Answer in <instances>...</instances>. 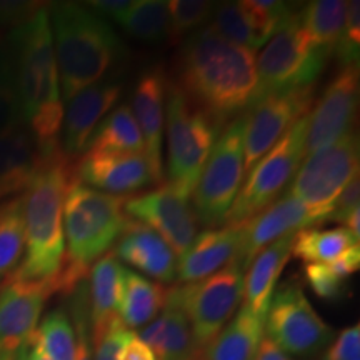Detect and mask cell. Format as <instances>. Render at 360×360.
Returning a JSON list of instances; mask_svg holds the SVG:
<instances>
[{"instance_id": "obj_1", "label": "cell", "mask_w": 360, "mask_h": 360, "mask_svg": "<svg viewBox=\"0 0 360 360\" xmlns=\"http://www.w3.org/2000/svg\"><path fill=\"white\" fill-rule=\"evenodd\" d=\"M174 85L191 105L222 130L236 117L244 115L254 102L255 56L205 25L180 45Z\"/></svg>"}, {"instance_id": "obj_2", "label": "cell", "mask_w": 360, "mask_h": 360, "mask_svg": "<svg viewBox=\"0 0 360 360\" xmlns=\"http://www.w3.org/2000/svg\"><path fill=\"white\" fill-rule=\"evenodd\" d=\"M19 96L22 122L32 134L40 155L60 150L64 102L60 97L49 4L24 25L6 35Z\"/></svg>"}, {"instance_id": "obj_3", "label": "cell", "mask_w": 360, "mask_h": 360, "mask_svg": "<svg viewBox=\"0 0 360 360\" xmlns=\"http://www.w3.org/2000/svg\"><path fill=\"white\" fill-rule=\"evenodd\" d=\"M75 180V162L67 159L62 148L42 157L39 172L22 193L25 254L11 278L52 282L56 287L65 255L64 202Z\"/></svg>"}, {"instance_id": "obj_4", "label": "cell", "mask_w": 360, "mask_h": 360, "mask_svg": "<svg viewBox=\"0 0 360 360\" xmlns=\"http://www.w3.org/2000/svg\"><path fill=\"white\" fill-rule=\"evenodd\" d=\"M62 102L103 79L125 62L127 49L112 25L84 4L56 2L49 7Z\"/></svg>"}, {"instance_id": "obj_5", "label": "cell", "mask_w": 360, "mask_h": 360, "mask_svg": "<svg viewBox=\"0 0 360 360\" xmlns=\"http://www.w3.org/2000/svg\"><path fill=\"white\" fill-rule=\"evenodd\" d=\"M129 195H112L84 186L69 187L64 202V237L67 250L58 281L64 295H70L87 281L90 265L110 250L127 224Z\"/></svg>"}, {"instance_id": "obj_6", "label": "cell", "mask_w": 360, "mask_h": 360, "mask_svg": "<svg viewBox=\"0 0 360 360\" xmlns=\"http://www.w3.org/2000/svg\"><path fill=\"white\" fill-rule=\"evenodd\" d=\"M299 8L292 7L283 17L255 60L257 90L254 102L269 94L312 87L332 57L310 44L300 24Z\"/></svg>"}, {"instance_id": "obj_7", "label": "cell", "mask_w": 360, "mask_h": 360, "mask_svg": "<svg viewBox=\"0 0 360 360\" xmlns=\"http://www.w3.org/2000/svg\"><path fill=\"white\" fill-rule=\"evenodd\" d=\"M244 130L245 114L220 130L191 195L193 212L205 229L224 224L244 182Z\"/></svg>"}, {"instance_id": "obj_8", "label": "cell", "mask_w": 360, "mask_h": 360, "mask_svg": "<svg viewBox=\"0 0 360 360\" xmlns=\"http://www.w3.org/2000/svg\"><path fill=\"white\" fill-rule=\"evenodd\" d=\"M309 114L299 119L283 137L254 165L242 182L224 225L242 227L278 199L304 160Z\"/></svg>"}, {"instance_id": "obj_9", "label": "cell", "mask_w": 360, "mask_h": 360, "mask_svg": "<svg viewBox=\"0 0 360 360\" xmlns=\"http://www.w3.org/2000/svg\"><path fill=\"white\" fill-rule=\"evenodd\" d=\"M167 92V184L191 197L220 130L174 84Z\"/></svg>"}, {"instance_id": "obj_10", "label": "cell", "mask_w": 360, "mask_h": 360, "mask_svg": "<svg viewBox=\"0 0 360 360\" xmlns=\"http://www.w3.org/2000/svg\"><path fill=\"white\" fill-rule=\"evenodd\" d=\"M359 134L350 130L339 141L305 157L290 182L289 195L307 205L321 220L327 222L337 197L359 175Z\"/></svg>"}, {"instance_id": "obj_11", "label": "cell", "mask_w": 360, "mask_h": 360, "mask_svg": "<svg viewBox=\"0 0 360 360\" xmlns=\"http://www.w3.org/2000/svg\"><path fill=\"white\" fill-rule=\"evenodd\" d=\"M244 272L233 260L214 276L174 287L180 307L191 322L199 355L236 315L244 299Z\"/></svg>"}, {"instance_id": "obj_12", "label": "cell", "mask_w": 360, "mask_h": 360, "mask_svg": "<svg viewBox=\"0 0 360 360\" xmlns=\"http://www.w3.org/2000/svg\"><path fill=\"white\" fill-rule=\"evenodd\" d=\"M265 339L290 357H312L330 344L334 330L310 305L299 283L278 285L264 323Z\"/></svg>"}, {"instance_id": "obj_13", "label": "cell", "mask_w": 360, "mask_h": 360, "mask_svg": "<svg viewBox=\"0 0 360 360\" xmlns=\"http://www.w3.org/2000/svg\"><path fill=\"white\" fill-rule=\"evenodd\" d=\"M312 87L269 94L254 102L245 112L244 130V170L254 167L262 157L283 137L297 120L307 115L314 105Z\"/></svg>"}, {"instance_id": "obj_14", "label": "cell", "mask_w": 360, "mask_h": 360, "mask_svg": "<svg viewBox=\"0 0 360 360\" xmlns=\"http://www.w3.org/2000/svg\"><path fill=\"white\" fill-rule=\"evenodd\" d=\"M125 214L164 238L177 257H182L199 236V220L192 209L191 197L167 182L142 195L129 197Z\"/></svg>"}, {"instance_id": "obj_15", "label": "cell", "mask_w": 360, "mask_h": 360, "mask_svg": "<svg viewBox=\"0 0 360 360\" xmlns=\"http://www.w3.org/2000/svg\"><path fill=\"white\" fill-rule=\"evenodd\" d=\"M359 90V65L342 67L332 77L309 112L304 159L355 130Z\"/></svg>"}, {"instance_id": "obj_16", "label": "cell", "mask_w": 360, "mask_h": 360, "mask_svg": "<svg viewBox=\"0 0 360 360\" xmlns=\"http://www.w3.org/2000/svg\"><path fill=\"white\" fill-rule=\"evenodd\" d=\"M56 295L52 282L11 278L0 285V355H17L39 326L44 305Z\"/></svg>"}, {"instance_id": "obj_17", "label": "cell", "mask_w": 360, "mask_h": 360, "mask_svg": "<svg viewBox=\"0 0 360 360\" xmlns=\"http://www.w3.org/2000/svg\"><path fill=\"white\" fill-rule=\"evenodd\" d=\"M169 79L164 67L154 65L143 72L135 85L132 96V114L141 130L143 155L150 169L154 184H164V130L165 98Z\"/></svg>"}, {"instance_id": "obj_18", "label": "cell", "mask_w": 360, "mask_h": 360, "mask_svg": "<svg viewBox=\"0 0 360 360\" xmlns=\"http://www.w3.org/2000/svg\"><path fill=\"white\" fill-rule=\"evenodd\" d=\"M124 94V85L114 80H103L84 89L67 102L60 134V148L65 157L77 162L87 150L90 139L102 122L103 117L119 103Z\"/></svg>"}, {"instance_id": "obj_19", "label": "cell", "mask_w": 360, "mask_h": 360, "mask_svg": "<svg viewBox=\"0 0 360 360\" xmlns=\"http://www.w3.org/2000/svg\"><path fill=\"white\" fill-rule=\"evenodd\" d=\"M75 177L96 191L125 195L152 186L150 169L137 152H85L75 162Z\"/></svg>"}, {"instance_id": "obj_20", "label": "cell", "mask_w": 360, "mask_h": 360, "mask_svg": "<svg viewBox=\"0 0 360 360\" xmlns=\"http://www.w3.org/2000/svg\"><path fill=\"white\" fill-rule=\"evenodd\" d=\"M317 225H321V220L307 205L294 197L283 195L242 225V244L236 262L247 270L255 255L269 244Z\"/></svg>"}, {"instance_id": "obj_21", "label": "cell", "mask_w": 360, "mask_h": 360, "mask_svg": "<svg viewBox=\"0 0 360 360\" xmlns=\"http://www.w3.org/2000/svg\"><path fill=\"white\" fill-rule=\"evenodd\" d=\"M120 262L132 265L159 283L174 282L179 259L164 238L137 220L129 219L124 232L117 238L114 250Z\"/></svg>"}, {"instance_id": "obj_22", "label": "cell", "mask_w": 360, "mask_h": 360, "mask_svg": "<svg viewBox=\"0 0 360 360\" xmlns=\"http://www.w3.org/2000/svg\"><path fill=\"white\" fill-rule=\"evenodd\" d=\"M242 244V227L207 229L195 237L177 264V281L192 283L214 276L237 260Z\"/></svg>"}, {"instance_id": "obj_23", "label": "cell", "mask_w": 360, "mask_h": 360, "mask_svg": "<svg viewBox=\"0 0 360 360\" xmlns=\"http://www.w3.org/2000/svg\"><path fill=\"white\" fill-rule=\"evenodd\" d=\"M143 344L152 350L157 360H197L199 347L193 339L191 322L180 307L174 289L162 312L137 334Z\"/></svg>"}, {"instance_id": "obj_24", "label": "cell", "mask_w": 360, "mask_h": 360, "mask_svg": "<svg viewBox=\"0 0 360 360\" xmlns=\"http://www.w3.org/2000/svg\"><path fill=\"white\" fill-rule=\"evenodd\" d=\"M125 269L114 250L102 255L89 270V315L92 344L97 345L109 327L119 319Z\"/></svg>"}, {"instance_id": "obj_25", "label": "cell", "mask_w": 360, "mask_h": 360, "mask_svg": "<svg viewBox=\"0 0 360 360\" xmlns=\"http://www.w3.org/2000/svg\"><path fill=\"white\" fill-rule=\"evenodd\" d=\"M40 165L42 155L25 124L0 135V202L24 193Z\"/></svg>"}, {"instance_id": "obj_26", "label": "cell", "mask_w": 360, "mask_h": 360, "mask_svg": "<svg viewBox=\"0 0 360 360\" xmlns=\"http://www.w3.org/2000/svg\"><path fill=\"white\" fill-rule=\"evenodd\" d=\"M295 233L285 236L269 244L255 255L244 276V304L252 314L265 319L270 300L277 289L283 269L292 255V242Z\"/></svg>"}, {"instance_id": "obj_27", "label": "cell", "mask_w": 360, "mask_h": 360, "mask_svg": "<svg viewBox=\"0 0 360 360\" xmlns=\"http://www.w3.org/2000/svg\"><path fill=\"white\" fill-rule=\"evenodd\" d=\"M265 319L252 314L244 304L197 360H255L264 340Z\"/></svg>"}, {"instance_id": "obj_28", "label": "cell", "mask_w": 360, "mask_h": 360, "mask_svg": "<svg viewBox=\"0 0 360 360\" xmlns=\"http://www.w3.org/2000/svg\"><path fill=\"white\" fill-rule=\"evenodd\" d=\"M169 290L162 283L148 281L134 270H125L119 307L120 322L129 330L146 327L165 307Z\"/></svg>"}, {"instance_id": "obj_29", "label": "cell", "mask_w": 360, "mask_h": 360, "mask_svg": "<svg viewBox=\"0 0 360 360\" xmlns=\"http://www.w3.org/2000/svg\"><path fill=\"white\" fill-rule=\"evenodd\" d=\"M347 2L344 0H315L299 8L300 24L310 44L319 51L334 56L345 24Z\"/></svg>"}, {"instance_id": "obj_30", "label": "cell", "mask_w": 360, "mask_h": 360, "mask_svg": "<svg viewBox=\"0 0 360 360\" xmlns=\"http://www.w3.org/2000/svg\"><path fill=\"white\" fill-rule=\"evenodd\" d=\"M354 247H359V240L345 227H310L294 236L292 255L305 264H330Z\"/></svg>"}, {"instance_id": "obj_31", "label": "cell", "mask_w": 360, "mask_h": 360, "mask_svg": "<svg viewBox=\"0 0 360 360\" xmlns=\"http://www.w3.org/2000/svg\"><path fill=\"white\" fill-rule=\"evenodd\" d=\"M89 152H137L143 154V141L129 103H120L98 124L90 139ZM85 150V152H87ZM84 152V154H85Z\"/></svg>"}, {"instance_id": "obj_32", "label": "cell", "mask_w": 360, "mask_h": 360, "mask_svg": "<svg viewBox=\"0 0 360 360\" xmlns=\"http://www.w3.org/2000/svg\"><path fill=\"white\" fill-rule=\"evenodd\" d=\"M24 254V209H22V195H19L0 202V285L15 274Z\"/></svg>"}, {"instance_id": "obj_33", "label": "cell", "mask_w": 360, "mask_h": 360, "mask_svg": "<svg viewBox=\"0 0 360 360\" xmlns=\"http://www.w3.org/2000/svg\"><path fill=\"white\" fill-rule=\"evenodd\" d=\"M125 34L141 42H162L169 39L170 15L165 0H134L132 7L117 20Z\"/></svg>"}, {"instance_id": "obj_34", "label": "cell", "mask_w": 360, "mask_h": 360, "mask_svg": "<svg viewBox=\"0 0 360 360\" xmlns=\"http://www.w3.org/2000/svg\"><path fill=\"white\" fill-rule=\"evenodd\" d=\"M34 340L45 357L51 360H75L77 340L70 317L64 309H56L45 315L35 328Z\"/></svg>"}, {"instance_id": "obj_35", "label": "cell", "mask_w": 360, "mask_h": 360, "mask_svg": "<svg viewBox=\"0 0 360 360\" xmlns=\"http://www.w3.org/2000/svg\"><path fill=\"white\" fill-rule=\"evenodd\" d=\"M209 25L212 27L215 34H219L227 42L244 47L247 51L255 52L259 47H262L254 24H252L249 13H247L242 2L217 4Z\"/></svg>"}, {"instance_id": "obj_36", "label": "cell", "mask_w": 360, "mask_h": 360, "mask_svg": "<svg viewBox=\"0 0 360 360\" xmlns=\"http://www.w3.org/2000/svg\"><path fill=\"white\" fill-rule=\"evenodd\" d=\"M217 4L205 0H170V32L167 42L170 45H180L191 35L192 30L199 29L207 20H210Z\"/></svg>"}, {"instance_id": "obj_37", "label": "cell", "mask_w": 360, "mask_h": 360, "mask_svg": "<svg viewBox=\"0 0 360 360\" xmlns=\"http://www.w3.org/2000/svg\"><path fill=\"white\" fill-rule=\"evenodd\" d=\"M22 122L19 96L13 77L12 58L6 37L0 40V135Z\"/></svg>"}, {"instance_id": "obj_38", "label": "cell", "mask_w": 360, "mask_h": 360, "mask_svg": "<svg viewBox=\"0 0 360 360\" xmlns=\"http://www.w3.org/2000/svg\"><path fill=\"white\" fill-rule=\"evenodd\" d=\"M360 52V2H347V13H345V24L342 30L340 40L337 44L335 52L342 67L359 65Z\"/></svg>"}, {"instance_id": "obj_39", "label": "cell", "mask_w": 360, "mask_h": 360, "mask_svg": "<svg viewBox=\"0 0 360 360\" xmlns=\"http://www.w3.org/2000/svg\"><path fill=\"white\" fill-rule=\"evenodd\" d=\"M304 277L319 299L339 300L347 290V281L337 276L327 264H305Z\"/></svg>"}, {"instance_id": "obj_40", "label": "cell", "mask_w": 360, "mask_h": 360, "mask_svg": "<svg viewBox=\"0 0 360 360\" xmlns=\"http://www.w3.org/2000/svg\"><path fill=\"white\" fill-rule=\"evenodd\" d=\"M323 360H360V327L350 326L327 345Z\"/></svg>"}, {"instance_id": "obj_41", "label": "cell", "mask_w": 360, "mask_h": 360, "mask_svg": "<svg viewBox=\"0 0 360 360\" xmlns=\"http://www.w3.org/2000/svg\"><path fill=\"white\" fill-rule=\"evenodd\" d=\"M359 204H360V180L357 175V177L350 180L347 186H345L344 191L340 192V195L337 197L327 222H337L344 225L345 220H347L355 210L360 209Z\"/></svg>"}, {"instance_id": "obj_42", "label": "cell", "mask_w": 360, "mask_h": 360, "mask_svg": "<svg viewBox=\"0 0 360 360\" xmlns=\"http://www.w3.org/2000/svg\"><path fill=\"white\" fill-rule=\"evenodd\" d=\"M129 328L120 322V319L112 323L107 330V334L102 337L96 347V359L94 360H119V350L122 347L125 335H127Z\"/></svg>"}, {"instance_id": "obj_43", "label": "cell", "mask_w": 360, "mask_h": 360, "mask_svg": "<svg viewBox=\"0 0 360 360\" xmlns=\"http://www.w3.org/2000/svg\"><path fill=\"white\" fill-rule=\"evenodd\" d=\"M119 360H157L154 352L139 339L135 332L129 330L122 347L119 350Z\"/></svg>"}, {"instance_id": "obj_44", "label": "cell", "mask_w": 360, "mask_h": 360, "mask_svg": "<svg viewBox=\"0 0 360 360\" xmlns=\"http://www.w3.org/2000/svg\"><path fill=\"white\" fill-rule=\"evenodd\" d=\"M134 0H94V2H89L87 6L90 11H94L97 15H103V19H112L119 20L120 17L124 15L125 12L132 7Z\"/></svg>"}, {"instance_id": "obj_45", "label": "cell", "mask_w": 360, "mask_h": 360, "mask_svg": "<svg viewBox=\"0 0 360 360\" xmlns=\"http://www.w3.org/2000/svg\"><path fill=\"white\" fill-rule=\"evenodd\" d=\"M255 360H294V359L289 357L287 354H283L276 344H272V342L264 337L259 352L255 355Z\"/></svg>"}, {"instance_id": "obj_46", "label": "cell", "mask_w": 360, "mask_h": 360, "mask_svg": "<svg viewBox=\"0 0 360 360\" xmlns=\"http://www.w3.org/2000/svg\"><path fill=\"white\" fill-rule=\"evenodd\" d=\"M17 360H51V359L45 357L42 350L37 347V344H35L34 340V334H32L29 342H27L24 347L19 350V354H17Z\"/></svg>"}, {"instance_id": "obj_47", "label": "cell", "mask_w": 360, "mask_h": 360, "mask_svg": "<svg viewBox=\"0 0 360 360\" xmlns=\"http://www.w3.org/2000/svg\"><path fill=\"white\" fill-rule=\"evenodd\" d=\"M0 360H17V355H0Z\"/></svg>"}]
</instances>
